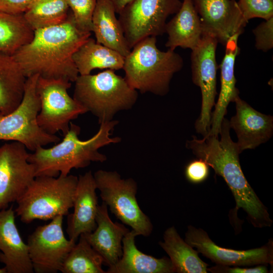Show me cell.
<instances>
[{
    "instance_id": "cell-1",
    "label": "cell",
    "mask_w": 273,
    "mask_h": 273,
    "mask_svg": "<svg viewBox=\"0 0 273 273\" xmlns=\"http://www.w3.org/2000/svg\"><path fill=\"white\" fill-rule=\"evenodd\" d=\"M91 35L76 26L72 13L59 25L36 29L32 39L12 55L26 77L74 82L79 75L73 55Z\"/></svg>"
},
{
    "instance_id": "cell-2",
    "label": "cell",
    "mask_w": 273,
    "mask_h": 273,
    "mask_svg": "<svg viewBox=\"0 0 273 273\" xmlns=\"http://www.w3.org/2000/svg\"><path fill=\"white\" fill-rule=\"evenodd\" d=\"M229 120L225 117L218 137L207 134L202 139L192 136L186 146L197 158L204 160L216 174L222 177L231 190L236 202L235 210L242 208L253 226L270 227L272 223L266 207L248 183L239 160L241 154L230 135Z\"/></svg>"
},
{
    "instance_id": "cell-3",
    "label": "cell",
    "mask_w": 273,
    "mask_h": 273,
    "mask_svg": "<svg viewBox=\"0 0 273 273\" xmlns=\"http://www.w3.org/2000/svg\"><path fill=\"white\" fill-rule=\"evenodd\" d=\"M118 123L113 120L103 122L94 136L83 141L78 138L80 127L71 122L62 141L51 148L38 147L29 153L28 161L34 166L36 177L66 176L73 168H84L92 162H105L107 157L99 149L121 141L119 137L110 136Z\"/></svg>"
},
{
    "instance_id": "cell-4",
    "label": "cell",
    "mask_w": 273,
    "mask_h": 273,
    "mask_svg": "<svg viewBox=\"0 0 273 273\" xmlns=\"http://www.w3.org/2000/svg\"><path fill=\"white\" fill-rule=\"evenodd\" d=\"M155 36L139 41L124 58V78L142 93L163 96L169 91L170 81L184 65L182 57L174 51L159 50Z\"/></svg>"
},
{
    "instance_id": "cell-5",
    "label": "cell",
    "mask_w": 273,
    "mask_h": 273,
    "mask_svg": "<svg viewBox=\"0 0 273 273\" xmlns=\"http://www.w3.org/2000/svg\"><path fill=\"white\" fill-rule=\"evenodd\" d=\"M73 99L96 116L99 123L113 120L119 111L131 108L138 94L114 70L79 75L74 81Z\"/></svg>"
},
{
    "instance_id": "cell-6",
    "label": "cell",
    "mask_w": 273,
    "mask_h": 273,
    "mask_svg": "<svg viewBox=\"0 0 273 273\" xmlns=\"http://www.w3.org/2000/svg\"><path fill=\"white\" fill-rule=\"evenodd\" d=\"M77 181L78 177L71 174L35 177L16 201L17 215L28 223L35 219L51 220L68 215L73 207Z\"/></svg>"
},
{
    "instance_id": "cell-7",
    "label": "cell",
    "mask_w": 273,
    "mask_h": 273,
    "mask_svg": "<svg viewBox=\"0 0 273 273\" xmlns=\"http://www.w3.org/2000/svg\"><path fill=\"white\" fill-rule=\"evenodd\" d=\"M38 77L34 74L27 77L23 99L16 109L6 115L0 113V140L19 142L33 152L60 140L56 135L44 131L37 123L40 108L36 92Z\"/></svg>"
},
{
    "instance_id": "cell-8",
    "label": "cell",
    "mask_w": 273,
    "mask_h": 273,
    "mask_svg": "<svg viewBox=\"0 0 273 273\" xmlns=\"http://www.w3.org/2000/svg\"><path fill=\"white\" fill-rule=\"evenodd\" d=\"M103 202L121 222L138 236H149L153 226L141 209L136 197L138 185L132 178H122L115 171L99 170L93 174Z\"/></svg>"
},
{
    "instance_id": "cell-9",
    "label": "cell",
    "mask_w": 273,
    "mask_h": 273,
    "mask_svg": "<svg viewBox=\"0 0 273 273\" xmlns=\"http://www.w3.org/2000/svg\"><path fill=\"white\" fill-rule=\"evenodd\" d=\"M71 82L63 79L38 77L36 92L40 108L37 117L39 126L46 132L55 134L61 131L65 135L71 120L87 112L68 93Z\"/></svg>"
},
{
    "instance_id": "cell-10",
    "label": "cell",
    "mask_w": 273,
    "mask_h": 273,
    "mask_svg": "<svg viewBox=\"0 0 273 273\" xmlns=\"http://www.w3.org/2000/svg\"><path fill=\"white\" fill-rule=\"evenodd\" d=\"M180 0H132L118 14L124 36L131 49L149 36L165 33L166 20L179 10Z\"/></svg>"
},
{
    "instance_id": "cell-11",
    "label": "cell",
    "mask_w": 273,
    "mask_h": 273,
    "mask_svg": "<svg viewBox=\"0 0 273 273\" xmlns=\"http://www.w3.org/2000/svg\"><path fill=\"white\" fill-rule=\"evenodd\" d=\"M218 43L215 38L202 34L191 55L192 81L200 88L202 96L201 113L195 128L197 133L203 137L208 134L210 128L212 109L217 94L216 50Z\"/></svg>"
},
{
    "instance_id": "cell-12",
    "label": "cell",
    "mask_w": 273,
    "mask_h": 273,
    "mask_svg": "<svg viewBox=\"0 0 273 273\" xmlns=\"http://www.w3.org/2000/svg\"><path fill=\"white\" fill-rule=\"evenodd\" d=\"M63 216H57L50 223L38 226L29 236V256L36 273L60 271L66 256L75 244L67 239L63 230Z\"/></svg>"
},
{
    "instance_id": "cell-13",
    "label": "cell",
    "mask_w": 273,
    "mask_h": 273,
    "mask_svg": "<svg viewBox=\"0 0 273 273\" xmlns=\"http://www.w3.org/2000/svg\"><path fill=\"white\" fill-rule=\"evenodd\" d=\"M29 154L26 147L18 142L0 147V210L16 202L35 178Z\"/></svg>"
},
{
    "instance_id": "cell-14",
    "label": "cell",
    "mask_w": 273,
    "mask_h": 273,
    "mask_svg": "<svg viewBox=\"0 0 273 273\" xmlns=\"http://www.w3.org/2000/svg\"><path fill=\"white\" fill-rule=\"evenodd\" d=\"M184 240L216 264L242 267L260 264L273 265L272 239L259 248L237 250L217 245L204 230L190 225Z\"/></svg>"
},
{
    "instance_id": "cell-15",
    "label": "cell",
    "mask_w": 273,
    "mask_h": 273,
    "mask_svg": "<svg viewBox=\"0 0 273 273\" xmlns=\"http://www.w3.org/2000/svg\"><path fill=\"white\" fill-rule=\"evenodd\" d=\"M200 17L202 34L215 38L225 46L237 33L241 34L247 21L236 0H193Z\"/></svg>"
},
{
    "instance_id": "cell-16",
    "label": "cell",
    "mask_w": 273,
    "mask_h": 273,
    "mask_svg": "<svg viewBox=\"0 0 273 273\" xmlns=\"http://www.w3.org/2000/svg\"><path fill=\"white\" fill-rule=\"evenodd\" d=\"M236 113L229 121L236 133V145L240 153L254 149L267 142L273 134V117L256 110L238 96L235 99Z\"/></svg>"
},
{
    "instance_id": "cell-17",
    "label": "cell",
    "mask_w": 273,
    "mask_h": 273,
    "mask_svg": "<svg viewBox=\"0 0 273 273\" xmlns=\"http://www.w3.org/2000/svg\"><path fill=\"white\" fill-rule=\"evenodd\" d=\"M97 190L91 171L79 176L73 198V211L68 214L66 231L70 240L76 242L81 235L95 230L99 206Z\"/></svg>"
},
{
    "instance_id": "cell-18",
    "label": "cell",
    "mask_w": 273,
    "mask_h": 273,
    "mask_svg": "<svg viewBox=\"0 0 273 273\" xmlns=\"http://www.w3.org/2000/svg\"><path fill=\"white\" fill-rule=\"evenodd\" d=\"M0 262L7 273L34 272L27 243L21 238L15 223L13 207L0 210Z\"/></svg>"
},
{
    "instance_id": "cell-19",
    "label": "cell",
    "mask_w": 273,
    "mask_h": 273,
    "mask_svg": "<svg viewBox=\"0 0 273 273\" xmlns=\"http://www.w3.org/2000/svg\"><path fill=\"white\" fill-rule=\"evenodd\" d=\"M96 220L95 230L82 235L102 257L104 264L110 267L120 259L122 240L129 231L123 223L114 222L111 219L108 207L103 202L98 206Z\"/></svg>"
},
{
    "instance_id": "cell-20",
    "label": "cell",
    "mask_w": 273,
    "mask_h": 273,
    "mask_svg": "<svg viewBox=\"0 0 273 273\" xmlns=\"http://www.w3.org/2000/svg\"><path fill=\"white\" fill-rule=\"evenodd\" d=\"M240 34L232 36L225 46L224 56L220 65V90L218 100L212 113L211 126L208 134L218 137L221 125L224 116L227 113V108L230 102H234L239 96V91L236 87L235 76V62L240 49L238 46V38Z\"/></svg>"
},
{
    "instance_id": "cell-21",
    "label": "cell",
    "mask_w": 273,
    "mask_h": 273,
    "mask_svg": "<svg viewBox=\"0 0 273 273\" xmlns=\"http://www.w3.org/2000/svg\"><path fill=\"white\" fill-rule=\"evenodd\" d=\"M133 230L129 231L122 240V255L114 265L108 267L107 273H173L174 268L166 257L157 258L144 253L138 249Z\"/></svg>"
},
{
    "instance_id": "cell-22",
    "label": "cell",
    "mask_w": 273,
    "mask_h": 273,
    "mask_svg": "<svg viewBox=\"0 0 273 273\" xmlns=\"http://www.w3.org/2000/svg\"><path fill=\"white\" fill-rule=\"evenodd\" d=\"M166 47L172 51L177 47L193 50L200 42L202 30L200 17L193 0H183L179 10L167 23Z\"/></svg>"
},
{
    "instance_id": "cell-23",
    "label": "cell",
    "mask_w": 273,
    "mask_h": 273,
    "mask_svg": "<svg viewBox=\"0 0 273 273\" xmlns=\"http://www.w3.org/2000/svg\"><path fill=\"white\" fill-rule=\"evenodd\" d=\"M109 0H97L93 17L96 41L126 57L130 52L121 25Z\"/></svg>"
},
{
    "instance_id": "cell-24",
    "label": "cell",
    "mask_w": 273,
    "mask_h": 273,
    "mask_svg": "<svg viewBox=\"0 0 273 273\" xmlns=\"http://www.w3.org/2000/svg\"><path fill=\"white\" fill-rule=\"evenodd\" d=\"M27 77L12 55L0 52V113L9 114L21 103Z\"/></svg>"
},
{
    "instance_id": "cell-25",
    "label": "cell",
    "mask_w": 273,
    "mask_h": 273,
    "mask_svg": "<svg viewBox=\"0 0 273 273\" xmlns=\"http://www.w3.org/2000/svg\"><path fill=\"white\" fill-rule=\"evenodd\" d=\"M160 246L169 257L177 273H207L209 265L198 256L199 252L183 240L174 226L167 229Z\"/></svg>"
},
{
    "instance_id": "cell-26",
    "label": "cell",
    "mask_w": 273,
    "mask_h": 273,
    "mask_svg": "<svg viewBox=\"0 0 273 273\" xmlns=\"http://www.w3.org/2000/svg\"><path fill=\"white\" fill-rule=\"evenodd\" d=\"M124 58L117 52L97 42L90 37L73 55L80 75L89 74L96 69L114 71L122 69Z\"/></svg>"
},
{
    "instance_id": "cell-27",
    "label": "cell",
    "mask_w": 273,
    "mask_h": 273,
    "mask_svg": "<svg viewBox=\"0 0 273 273\" xmlns=\"http://www.w3.org/2000/svg\"><path fill=\"white\" fill-rule=\"evenodd\" d=\"M34 30L23 15L0 11V52L13 55L32 39Z\"/></svg>"
},
{
    "instance_id": "cell-28",
    "label": "cell",
    "mask_w": 273,
    "mask_h": 273,
    "mask_svg": "<svg viewBox=\"0 0 273 273\" xmlns=\"http://www.w3.org/2000/svg\"><path fill=\"white\" fill-rule=\"evenodd\" d=\"M69 9L67 0H34L23 16L34 31L65 22Z\"/></svg>"
},
{
    "instance_id": "cell-29",
    "label": "cell",
    "mask_w": 273,
    "mask_h": 273,
    "mask_svg": "<svg viewBox=\"0 0 273 273\" xmlns=\"http://www.w3.org/2000/svg\"><path fill=\"white\" fill-rule=\"evenodd\" d=\"M104 261L83 235L72 247L62 264V273H105L102 268Z\"/></svg>"
},
{
    "instance_id": "cell-30",
    "label": "cell",
    "mask_w": 273,
    "mask_h": 273,
    "mask_svg": "<svg viewBox=\"0 0 273 273\" xmlns=\"http://www.w3.org/2000/svg\"><path fill=\"white\" fill-rule=\"evenodd\" d=\"M97 0H67L72 11L74 23L80 30L93 31V17Z\"/></svg>"
},
{
    "instance_id": "cell-31",
    "label": "cell",
    "mask_w": 273,
    "mask_h": 273,
    "mask_svg": "<svg viewBox=\"0 0 273 273\" xmlns=\"http://www.w3.org/2000/svg\"><path fill=\"white\" fill-rule=\"evenodd\" d=\"M237 3L247 22L254 18L266 20L273 17V0H239Z\"/></svg>"
},
{
    "instance_id": "cell-32",
    "label": "cell",
    "mask_w": 273,
    "mask_h": 273,
    "mask_svg": "<svg viewBox=\"0 0 273 273\" xmlns=\"http://www.w3.org/2000/svg\"><path fill=\"white\" fill-rule=\"evenodd\" d=\"M255 47L263 52L273 48V17L265 20L253 30Z\"/></svg>"
},
{
    "instance_id": "cell-33",
    "label": "cell",
    "mask_w": 273,
    "mask_h": 273,
    "mask_svg": "<svg viewBox=\"0 0 273 273\" xmlns=\"http://www.w3.org/2000/svg\"><path fill=\"white\" fill-rule=\"evenodd\" d=\"M187 179L193 184L205 181L209 175V165L202 159L197 158L190 162L185 170Z\"/></svg>"
},
{
    "instance_id": "cell-34",
    "label": "cell",
    "mask_w": 273,
    "mask_h": 273,
    "mask_svg": "<svg viewBox=\"0 0 273 273\" xmlns=\"http://www.w3.org/2000/svg\"><path fill=\"white\" fill-rule=\"evenodd\" d=\"M207 271L212 273H267V268L265 264L257 265L254 267L242 266H233L216 264L210 268H207Z\"/></svg>"
},
{
    "instance_id": "cell-35",
    "label": "cell",
    "mask_w": 273,
    "mask_h": 273,
    "mask_svg": "<svg viewBox=\"0 0 273 273\" xmlns=\"http://www.w3.org/2000/svg\"><path fill=\"white\" fill-rule=\"evenodd\" d=\"M34 0H0V11L11 15H23Z\"/></svg>"
},
{
    "instance_id": "cell-36",
    "label": "cell",
    "mask_w": 273,
    "mask_h": 273,
    "mask_svg": "<svg viewBox=\"0 0 273 273\" xmlns=\"http://www.w3.org/2000/svg\"><path fill=\"white\" fill-rule=\"evenodd\" d=\"M113 5L116 13L119 14L122 10L132 0H109Z\"/></svg>"
},
{
    "instance_id": "cell-37",
    "label": "cell",
    "mask_w": 273,
    "mask_h": 273,
    "mask_svg": "<svg viewBox=\"0 0 273 273\" xmlns=\"http://www.w3.org/2000/svg\"><path fill=\"white\" fill-rule=\"evenodd\" d=\"M0 273H7V270L5 267L0 268Z\"/></svg>"
}]
</instances>
